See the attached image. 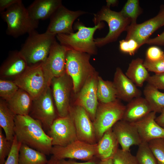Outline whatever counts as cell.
Here are the masks:
<instances>
[{"mask_svg": "<svg viewBox=\"0 0 164 164\" xmlns=\"http://www.w3.org/2000/svg\"><path fill=\"white\" fill-rule=\"evenodd\" d=\"M15 135L22 144L46 155L51 154L52 139L46 133L41 123L29 115H16Z\"/></svg>", "mask_w": 164, "mask_h": 164, "instance_id": "1", "label": "cell"}, {"mask_svg": "<svg viewBox=\"0 0 164 164\" xmlns=\"http://www.w3.org/2000/svg\"><path fill=\"white\" fill-rule=\"evenodd\" d=\"M104 26L102 22L93 27H87L81 22H77L74 26V29L77 30V32L59 34L56 37L60 44L69 49L90 55H96L97 53V46L94 35L97 30L103 28Z\"/></svg>", "mask_w": 164, "mask_h": 164, "instance_id": "2", "label": "cell"}, {"mask_svg": "<svg viewBox=\"0 0 164 164\" xmlns=\"http://www.w3.org/2000/svg\"><path fill=\"white\" fill-rule=\"evenodd\" d=\"M19 52L28 66L43 63L47 59L56 35L46 31L39 33L36 30L29 33Z\"/></svg>", "mask_w": 164, "mask_h": 164, "instance_id": "3", "label": "cell"}, {"mask_svg": "<svg viewBox=\"0 0 164 164\" xmlns=\"http://www.w3.org/2000/svg\"><path fill=\"white\" fill-rule=\"evenodd\" d=\"M0 14L7 24L6 33L14 38L29 34L38 26L39 22L31 18L21 0L1 12Z\"/></svg>", "mask_w": 164, "mask_h": 164, "instance_id": "4", "label": "cell"}, {"mask_svg": "<svg viewBox=\"0 0 164 164\" xmlns=\"http://www.w3.org/2000/svg\"><path fill=\"white\" fill-rule=\"evenodd\" d=\"M90 55L68 49L66 55V71L71 78L73 91L78 92L87 79L96 71L90 62Z\"/></svg>", "mask_w": 164, "mask_h": 164, "instance_id": "5", "label": "cell"}, {"mask_svg": "<svg viewBox=\"0 0 164 164\" xmlns=\"http://www.w3.org/2000/svg\"><path fill=\"white\" fill-rule=\"evenodd\" d=\"M94 15L93 21L95 26L103 21L107 22L109 27V32L106 36L94 39L97 47L102 46L116 41L131 23L130 20L124 17L120 12L112 10L106 5L94 14Z\"/></svg>", "mask_w": 164, "mask_h": 164, "instance_id": "6", "label": "cell"}, {"mask_svg": "<svg viewBox=\"0 0 164 164\" xmlns=\"http://www.w3.org/2000/svg\"><path fill=\"white\" fill-rule=\"evenodd\" d=\"M125 108L118 99L108 103L100 102L93 121L96 138L100 139L107 130L122 119Z\"/></svg>", "mask_w": 164, "mask_h": 164, "instance_id": "7", "label": "cell"}, {"mask_svg": "<svg viewBox=\"0 0 164 164\" xmlns=\"http://www.w3.org/2000/svg\"><path fill=\"white\" fill-rule=\"evenodd\" d=\"M14 81L19 88L28 93L33 100L38 97L49 87L42 63L29 66L24 72L15 77Z\"/></svg>", "mask_w": 164, "mask_h": 164, "instance_id": "8", "label": "cell"}, {"mask_svg": "<svg viewBox=\"0 0 164 164\" xmlns=\"http://www.w3.org/2000/svg\"><path fill=\"white\" fill-rule=\"evenodd\" d=\"M50 87H47L38 97L33 100L29 114L39 121L44 130L47 132L54 120L59 117L54 106Z\"/></svg>", "mask_w": 164, "mask_h": 164, "instance_id": "9", "label": "cell"}, {"mask_svg": "<svg viewBox=\"0 0 164 164\" xmlns=\"http://www.w3.org/2000/svg\"><path fill=\"white\" fill-rule=\"evenodd\" d=\"M97 153V143L90 144L77 140L65 146H53L51 152L56 159L93 160Z\"/></svg>", "mask_w": 164, "mask_h": 164, "instance_id": "10", "label": "cell"}, {"mask_svg": "<svg viewBox=\"0 0 164 164\" xmlns=\"http://www.w3.org/2000/svg\"><path fill=\"white\" fill-rule=\"evenodd\" d=\"M51 86L53 97L59 117L68 115L70 108V96L73 90V83L70 77L66 73L52 80Z\"/></svg>", "mask_w": 164, "mask_h": 164, "instance_id": "11", "label": "cell"}, {"mask_svg": "<svg viewBox=\"0 0 164 164\" xmlns=\"http://www.w3.org/2000/svg\"><path fill=\"white\" fill-rule=\"evenodd\" d=\"M68 49L56 40L51 47L47 59L42 63L48 86H50L53 78L60 76L66 73V55Z\"/></svg>", "mask_w": 164, "mask_h": 164, "instance_id": "12", "label": "cell"}, {"mask_svg": "<svg viewBox=\"0 0 164 164\" xmlns=\"http://www.w3.org/2000/svg\"><path fill=\"white\" fill-rule=\"evenodd\" d=\"M47 133L52 139L53 146H65L78 140L73 117L70 111L65 117L57 118Z\"/></svg>", "mask_w": 164, "mask_h": 164, "instance_id": "13", "label": "cell"}, {"mask_svg": "<svg viewBox=\"0 0 164 164\" xmlns=\"http://www.w3.org/2000/svg\"><path fill=\"white\" fill-rule=\"evenodd\" d=\"M164 26V5L161 6L158 14L141 24H130L126 31L125 39H132L140 47L145 44L150 36L157 29Z\"/></svg>", "mask_w": 164, "mask_h": 164, "instance_id": "14", "label": "cell"}, {"mask_svg": "<svg viewBox=\"0 0 164 164\" xmlns=\"http://www.w3.org/2000/svg\"><path fill=\"white\" fill-rule=\"evenodd\" d=\"M86 13L82 10H70L62 5L50 18V22L46 31L56 35L73 33L74 22L79 17Z\"/></svg>", "mask_w": 164, "mask_h": 164, "instance_id": "15", "label": "cell"}, {"mask_svg": "<svg viewBox=\"0 0 164 164\" xmlns=\"http://www.w3.org/2000/svg\"><path fill=\"white\" fill-rule=\"evenodd\" d=\"M70 111L73 117L77 139L88 143L96 144L93 124L86 110L77 104L74 107H70Z\"/></svg>", "mask_w": 164, "mask_h": 164, "instance_id": "16", "label": "cell"}, {"mask_svg": "<svg viewBox=\"0 0 164 164\" xmlns=\"http://www.w3.org/2000/svg\"><path fill=\"white\" fill-rule=\"evenodd\" d=\"M97 72L86 81L79 92L77 104L86 110L93 121L99 104L97 94L98 77Z\"/></svg>", "mask_w": 164, "mask_h": 164, "instance_id": "17", "label": "cell"}, {"mask_svg": "<svg viewBox=\"0 0 164 164\" xmlns=\"http://www.w3.org/2000/svg\"><path fill=\"white\" fill-rule=\"evenodd\" d=\"M112 128L123 150L130 151L131 146H138L142 142L137 128L132 123L121 120Z\"/></svg>", "mask_w": 164, "mask_h": 164, "instance_id": "18", "label": "cell"}, {"mask_svg": "<svg viewBox=\"0 0 164 164\" xmlns=\"http://www.w3.org/2000/svg\"><path fill=\"white\" fill-rule=\"evenodd\" d=\"M156 114L152 111L141 119L132 123L137 128L142 142H148L155 139H164V128L156 121Z\"/></svg>", "mask_w": 164, "mask_h": 164, "instance_id": "19", "label": "cell"}, {"mask_svg": "<svg viewBox=\"0 0 164 164\" xmlns=\"http://www.w3.org/2000/svg\"><path fill=\"white\" fill-rule=\"evenodd\" d=\"M113 82L116 89L117 98L119 99L128 102L141 95L140 90L119 67L116 70Z\"/></svg>", "mask_w": 164, "mask_h": 164, "instance_id": "20", "label": "cell"}, {"mask_svg": "<svg viewBox=\"0 0 164 164\" xmlns=\"http://www.w3.org/2000/svg\"><path fill=\"white\" fill-rule=\"evenodd\" d=\"M152 111L149 104L145 98L139 97L128 102L122 120L131 123L143 118Z\"/></svg>", "mask_w": 164, "mask_h": 164, "instance_id": "21", "label": "cell"}, {"mask_svg": "<svg viewBox=\"0 0 164 164\" xmlns=\"http://www.w3.org/2000/svg\"><path fill=\"white\" fill-rule=\"evenodd\" d=\"M62 5L61 0H35L27 9L31 18L39 22L50 18Z\"/></svg>", "mask_w": 164, "mask_h": 164, "instance_id": "22", "label": "cell"}, {"mask_svg": "<svg viewBox=\"0 0 164 164\" xmlns=\"http://www.w3.org/2000/svg\"><path fill=\"white\" fill-rule=\"evenodd\" d=\"M19 51L11 52L1 67V73L5 77H15L24 72L28 67Z\"/></svg>", "mask_w": 164, "mask_h": 164, "instance_id": "23", "label": "cell"}, {"mask_svg": "<svg viewBox=\"0 0 164 164\" xmlns=\"http://www.w3.org/2000/svg\"><path fill=\"white\" fill-rule=\"evenodd\" d=\"M118 142L112 129L107 130L99 139L97 157L101 160L112 158L118 149Z\"/></svg>", "mask_w": 164, "mask_h": 164, "instance_id": "24", "label": "cell"}, {"mask_svg": "<svg viewBox=\"0 0 164 164\" xmlns=\"http://www.w3.org/2000/svg\"><path fill=\"white\" fill-rule=\"evenodd\" d=\"M33 99L26 91L19 88L10 99L6 101L16 115H29Z\"/></svg>", "mask_w": 164, "mask_h": 164, "instance_id": "25", "label": "cell"}, {"mask_svg": "<svg viewBox=\"0 0 164 164\" xmlns=\"http://www.w3.org/2000/svg\"><path fill=\"white\" fill-rule=\"evenodd\" d=\"M16 115L9 107L6 101L0 100V127L3 129L7 139L12 142L15 136Z\"/></svg>", "mask_w": 164, "mask_h": 164, "instance_id": "26", "label": "cell"}, {"mask_svg": "<svg viewBox=\"0 0 164 164\" xmlns=\"http://www.w3.org/2000/svg\"><path fill=\"white\" fill-rule=\"evenodd\" d=\"M125 74L137 87H142L150 76L144 65L143 60L139 58L131 61Z\"/></svg>", "mask_w": 164, "mask_h": 164, "instance_id": "27", "label": "cell"}, {"mask_svg": "<svg viewBox=\"0 0 164 164\" xmlns=\"http://www.w3.org/2000/svg\"><path fill=\"white\" fill-rule=\"evenodd\" d=\"M48 161L45 154L22 144L19 151V164H47Z\"/></svg>", "mask_w": 164, "mask_h": 164, "instance_id": "28", "label": "cell"}, {"mask_svg": "<svg viewBox=\"0 0 164 164\" xmlns=\"http://www.w3.org/2000/svg\"><path fill=\"white\" fill-rule=\"evenodd\" d=\"M97 94L100 102L108 103L117 99L116 89L113 82L104 80L98 76Z\"/></svg>", "mask_w": 164, "mask_h": 164, "instance_id": "29", "label": "cell"}, {"mask_svg": "<svg viewBox=\"0 0 164 164\" xmlns=\"http://www.w3.org/2000/svg\"><path fill=\"white\" fill-rule=\"evenodd\" d=\"M143 94L152 111L160 113L164 108V93L147 84L144 87Z\"/></svg>", "mask_w": 164, "mask_h": 164, "instance_id": "30", "label": "cell"}, {"mask_svg": "<svg viewBox=\"0 0 164 164\" xmlns=\"http://www.w3.org/2000/svg\"><path fill=\"white\" fill-rule=\"evenodd\" d=\"M125 18L130 20L131 24H135L142 10L138 0H128L120 12Z\"/></svg>", "mask_w": 164, "mask_h": 164, "instance_id": "31", "label": "cell"}, {"mask_svg": "<svg viewBox=\"0 0 164 164\" xmlns=\"http://www.w3.org/2000/svg\"><path fill=\"white\" fill-rule=\"evenodd\" d=\"M135 156L139 164H157L148 142H142Z\"/></svg>", "mask_w": 164, "mask_h": 164, "instance_id": "32", "label": "cell"}, {"mask_svg": "<svg viewBox=\"0 0 164 164\" xmlns=\"http://www.w3.org/2000/svg\"><path fill=\"white\" fill-rule=\"evenodd\" d=\"M19 89L14 81L0 80V96L5 101L12 98Z\"/></svg>", "mask_w": 164, "mask_h": 164, "instance_id": "33", "label": "cell"}, {"mask_svg": "<svg viewBox=\"0 0 164 164\" xmlns=\"http://www.w3.org/2000/svg\"><path fill=\"white\" fill-rule=\"evenodd\" d=\"M148 143L157 164H164V139H155Z\"/></svg>", "mask_w": 164, "mask_h": 164, "instance_id": "34", "label": "cell"}, {"mask_svg": "<svg viewBox=\"0 0 164 164\" xmlns=\"http://www.w3.org/2000/svg\"><path fill=\"white\" fill-rule=\"evenodd\" d=\"M114 164H139L135 156L130 151H126L118 149L113 156Z\"/></svg>", "mask_w": 164, "mask_h": 164, "instance_id": "35", "label": "cell"}, {"mask_svg": "<svg viewBox=\"0 0 164 164\" xmlns=\"http://www.w3.org/2000/svg\"><path fill=\"white\" fill-rule=\"evenodd\" d=\"M2 128L0 127V164H4L6 158L9 155L12 142L8 141L3 134Z\"/></svg>", "mask_w": 164, "mask_h": 164, "instance_id": "36", "label": "cell"}, {"mask_svg": "<svg viewBox=\"0 0 164 164\" xmlns=\"http://www.w3.org/2000/svg\"><path fill=\"white\" fill-rule=\"evenodd\" d=\"M119 47L121 52L131 56L134 55L140 47L137 42L132 39L120 41Z\"/></svg>", "mask_w": 164, "mask_h": 164, "instance_id": "37", "label": "cell"}, {"mask_svg": "<svg viewBox=\"0 0 164 164\" xmlns=\"http://www.w3.org/2000/svg\"><path fill=\"white\" fill-rule=\"evenodd\" d=\"M21 145L15 135L11 151L4 164H19V154Z\"/></svg>", "mask_w": 164, "mask_h": 164, "instance_id": "38", "label": "cell"}, {"mask_svg": "<svg viewBox=\"0 0 164 164\" xmlns=\"http://www.w3.org/2000/svg\"><path fill=\"white\" fill-rule=\"evenodd\" d=\"M144 65L148 71L154 72L155 74L164 73V56L159 60L154 61L145 60Z\"/></svg>", "mask_w": 164, "mask_h": 164, "instance_id": "39", "label": "cell"}, {"mask_svg": "<svg viewBox=\"0 0 164 164\" xmlns=\"http://www.w3.org/2000/svg\"><path fill=\"white\" fill-rule=\"evenodd\" d=\"M164 56V52L160 48L156 46H152L147 50L145 60L154 61L159 60Z\"/></svg>", "mask_w": 164, "mask_h": 164, "instance_id": "40", "label": "cell"}, {"mask_svg": "<svg viewBox=\"0 0 164 164\" xmlns=\"http://www.w3.org/2000/svg\"><path fill=\"white\" fill-rule=\"evenodd\" d=\"M146 81L158 90H164V73L150 76Z\"/></svg>", "mask_w": 164, "mask_h": 164, "instance_id": "41", "label": "cell"}, {"mask_svg": "<svg viewBox=\"0 0 164 164\" xmlns=\"http://www.w3.org/2000/svg\"><path fill=\"white\" fill-rule=\"evenodd\" d=\"M145 44L152 45H164V31L160 34L153 38L149 39Z\"/></svg>", "mask_w": 164, "mask_h": 164, "instance_id": "42", "label": "cell"}, {"mask_svg": "<svg viewBox=\"0 0 164 164\" xmlns=\"http://www.w3.org/2000/svg\"><path fill=\"white\" fill-rule=\"evenodd\" d=\"M21 0H0V13L2 12Z\"/></svg>", "mask_w": 164, "mask_h": 164, "instance_id": "43", "label": "cell"}, {"mask_svg": "<svg viewBox=\"0 0 164 164\" xmlns=\"http://www.w3.org/2000/svg\"><path fill=\"white\" fill-rule=\"evenodd\" d=\"M58 162L59 164H96L97 163V162L94 160L87 161L84 162H78L74 161L66 160L65 159H62L58 160Z\"/></svg>", "mask_w": 164, "mask_h": 164, "instance_id": "44", "label": "cell"}, {"mask_svg": "<svg viewBox=\"0 0 164 164\" xmlns=\"http://www.w3.org/2000/svg\"><path fill=\"white\" fill-rule=\"evenodd\" d=\"M160 113V114L156 117L155 121L160 126L164 128V108Z\"/></svg>", "mask_w": 164, "mask_h": 164, "instance_id": "45", "label": "cell"}, {"mask_svg": "<svg viewBox=\"0 0 164 164\" xmlns=\"http://www.w3.org/2000/svg\"><path fill=\"white\" fill-rule=\"evenodd\" d=\"M106 6L110 8L111 6H114L118 4V1L117 0H107L106 1Z\"/></svg>", "mask_w": 164, "mask_h": 164, "instance_id": "46", "label": "cell"}, {"mask_svg": "<svg viewBox=\"0 0 164 164\" xmlns=\"http://www.w3.org/2000/svg\"><path fill=\"white\" fill-rule=\"evenodd\" d=\"M96 164H114L112 158L101 160Z\"/></svg>", "mask_w": 164, "mask_h": 164, "instance_id": "47", "label": "cell"}, {"mask_svg": "<svg viewBox=\"0 0 164 164\" xmlns=\"http://www.w3.org/2000/svg\"><path fill=\"white\" fill-rule=\"evenodd\" d=\"M47 164H59L58 160L52 155L50 158L48 160Z\"/></svg>", "mask_w": 164, "mask_h": 164, "instance_id": "48", "label": "cell"}]
</instances>
